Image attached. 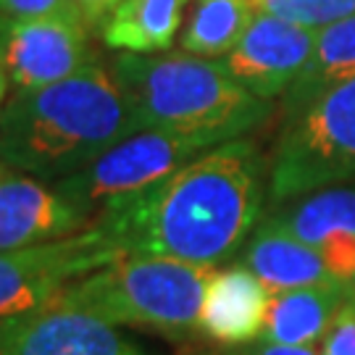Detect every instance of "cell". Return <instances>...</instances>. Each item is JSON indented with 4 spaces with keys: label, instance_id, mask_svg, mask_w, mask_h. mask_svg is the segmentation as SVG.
Masks as SVG:
<instances>
[{
    "label": "cell",
    "instance_id": "6da1fadb",
    "mask_svg": "<svg viewBox=\"0 0 355 355\" xmlns=\"http://www.w3.org/2000/svg\"><path fill=\"white\" fill-rule=\"evenodd\" d=\"M268 164L253 140H229L200 153L171 177L92 229L121 255H158L216 268L232 261L263 218Z\"/></svg>",
    "mask_w": 355,
    "mask_h": 355
},
{
    "label": "cell",
    "instance_id": "7a4b0ae2",
    "mask_svg": "<svg viewBox=\"0 0 355 355\" xmlns=\"http://www.w3.org/2000/svg\"><path fill=\"white\" fill-rule=\"evenodd\" d=\"M135 132L140 121L119 79L95 61L51 87L13 92L0 124V161L58 182Z\"/></svg>",
    "mask_w": 355,
    "mask_h": 355
},
{
    "label": "cell",
    "instance_id": "3957f363",
    "mask_svg": "<svg viewBox=\"0 0 355 355\" xmlns=\"http://www.w3.org/2000/svg\"><path fill=\"white\" fill-rule=\"evenodd\" d=\"M111 71L140 129H158L205 145L237 140L266 121L274 105L234 82L221 61L190 53H116Z\"/></svg>",
    "mask_w": 355,
    "mask_h": 355
},
{
    "label": "cell",
    "instance_id": "277c9868",
    "mask_svg": "<svg viewBox=\"0 0 355 355\" xmlns=\"http://www.w3.org/2000/svg\"><path fill=\"white\" fill-rule=\"evenodd\" d=\"M214 271L158 255H121L66 284L51 303L114 327L187 340L200 331V308Z\"/></svg>",
    "mask_w": 355,
    "mask_h": 355
},
{
    "label": "cell",
    "instance_id": "5b68a950",
    "mask_svg": "<svg viewBox=\"0 0 355 355\" xmlns=\"http://www.w3.org/2000/svg\"><path fill=\"white\" fill-rule=\"evenodd\" d=\"M355 179V76L284 121L268 164V200L282 203Z\"/></svg>",
    "mask_w": 355,
    "mask_h": 355
},
{
    "label": "cell",
    "instance_id": "8992f818",
    "mask_svg": "<svg viewBox=\"0 0 355 355\" xmlns=\"http://www.w3.org/2000/svg\"><path fill=\"white\" fill-rule=\"evenodd\" d=\"M205 150H211V145L200 140L140 129L116 142L85 168L53 184L95 221L101 214L127 205L153 184L171 177Z\"/></svg>",
    "mask_w": 355,
    "mask_h": 355
},
{
    "label": "cell",
    "instance_id": "52a82bcc",
    "mask_svg": "<svg viewBox=\"0 0 355 355\" xmlns=\"http://www.w3.org/2000/svg\"><path fill=\"white\" fill-rule=\"evenodd\" d=\"M121 258L89 224L64 240L0 250V321L48 305L66 284Z\"/></svg>",
    "mask_w": 355,
    "mask_h": 355
},
{
    "label": "cell",
    "instance_id": "ba28073f",
    "mask_svg": "<svg viewBox=\"0 0 355 355\" xmlns=\"http://www.w3.org/2000/svg\"><path fill=\"white\" fill-rule=\"evenodd\" d=\"M89 35L92 29L76 13L6 19L0 53L13 92L51 87L95 64Z\"/></svg>",
    "mask_w": 355,
    "mask_h": 355
},
{
    "label": "cell",
    "instance_id": "9c48e42d",
    "mask_svg": "<svg viewBox=\"0 0 355 355\" xmlns=\"http://www.w3.org/2000/svg\"><path fill=\"white\" fill-rule=\"evenodd\" d=\"M316 35L318 29H308L258 11L240 42L218 61L232 74V79L240 82L248 92H253L255 98H284V92L308 64Z\"/></svg>",
    "mask_w": 355,
    "mask_h": 355
},
{
    "label": "cell",
    "instance_id": "30bf717a",
    "mask_svg": "<svg viewBox=\"0 0 355 355\" xmlns=\"http://www.w3.org/2000/svg\"><path fill=\"white\" fill-rule=\"evenodd\" d=\"M263 221L308 245L337 279L355 287V187L337 184L274 203Z\"/></svg>",
    "mask_w": 355,
    "mask_h": 355
},
{
    "label": "cell",
    "instance_id": "8fae6325",
    "mask_svg": "<svg viewBox=\"0 0 355 355\" xmlns=\"http://www.w3.org/2000/svg\"><path fill=\"white\" fill-rule=\"evenodd\" d=\"M92 224L74 200H69L53 182L0 168V250L64 240Z\"/></svg>",
    "mask_w": 355,
    "mask_h": 355
},
{
    "label": "cell",
    "instance_id": "7c38bea8",
    "mask_svg": "<svg viewBox=\"0 0 355 355\" xmlns=\"http://www.w3.org/2000/svg\"><path fill=\"white\" fill-rule=\"evenodd\" d=\"M13 355H148L114 324L64 305H42L8 318Z\"/></svg>",
    "mask_w": 355,
    "mask_h": 355
},
{
    "label": "cell",
    "instance_id": "4fadbf2b",
    "mask_svg": "<svg viewBox=\"0 0 355 355\" xmlns=\"http://www.w3.org/2000/svg\"><path fill=\"white\" fill-rule=\"evenodd\" d=\"M268 290L250 268L214 271L200 308V331L214 343L240 347L261 340L268 311Z\"/></svg>",
    "mask_w": 355,
    "mask_h": 355
},
{
    "label": "cell",
    "instance_id": "5bb4252c",
    "mask_svg": "<svg viewBox=\"0 0 355 355\" xmlns=\"http://www.w3.org/2000/svg\"><path fill=\"white\" fill-rule=\"evenodd\" d=\"M240 266L250 268L271 292L343 284L308 245L263 218L240 250Z\"/></svg>",
    "mask_w": 355,
    "mask_h": 355
},
{
    "label": "cell",
    "instance_id": "9a60e30c",
    "mask_svg": "<svg viewBox=\"0 0 355 355\" xmlns=\"http://www.w3.org/2000/svg\"><path fill=\"white\" fill-rule=\"evenodd\" d=\"M353 292L355 287L347 284L271 292L261 340L290 347H316Z\"/></svg>",
    "mask_w": 355,
    "mask_h": 355
},
{
    "label": "cell",
    "instance_id": "2e32d148",
    "mask_svg": "<svg viewBox=\"0 0 355 355\" xmlns=\"http://www.w3.org/2000/svg\"><path fill=\"white\" fill-rule=\"evenodd\" d=\"M355 76V13L318 29L316 45L300 76L282 98L284 121L305 111L324 92Z\"/></svg>",
    "mask_w": 355,
    "mask_h": 355
},
{
    "label": "cell",
    "instance_id": "e0dca14e",
    "mask_svg": "<svg viewBox=\"0 0 355 355\" xmlns=\"http://www.w3.org/2000/svg\"><path fill=\"white\" fill-rule=\"evenodd\" d=\"M187 0H121L103 24L105 48L116 53H168L184 19Z\"/></svg>",
    "mask_w": 355,
    "mask_h": 355
},
{
    "label": "cell",
    "instance_id": "ac0fdd59",
    "mask_svg": "<svg viewBox=\"0 0 355 355\" xmlns=\"http://www.w3.org/2000/svg\"><path fill=\"white\" fill-rule=\"evenodd\" d=\"M253 0H195L182 32V53L224 58L255 19Z\"/></svg>",
    "mask_w": 355,
    "mask_h": 355
},
{
    "label": "cell",
    "instance_id": "d6986e66",
    "mask_svg": "<svg viewBox=\"0 0 355 355\" xmlns=\"http://www.w3.org/2000/svg\"><path fill=\"white\" fill-rule=\"evenodd\" d=\"M253 6L255 11L279 16L308 29H324L355 13V0H253Z\"/></svg>",
    "mask_w": 355,
    "mask_h": 355
},
{
    "label": "cell",
    "instance_id": "ffe728a7",
    "mask_svg": "<svg viewBox=\"0 0 355 355\" xmlns=\"http://www.w3.org/2000/svg\"><path fill=\"white\" fill-rule=\"evenodd\" d=\"M318 355H355V292L345 300L329 331L318 343Z\"/></svg>",
    "mask_w": 355,
    "mask_h": 355
},
{
    "label": "cell",
    "instance_id": "44dd1931",
    "mask_svg": "<svg viewBox=\"0 0 355 355\" xmlns=\"http://www.w3.org/2000/svg\"><path fill=\"white\" fill-rule=\"evenodd\" d=\"M53 13H76L71 0H0V16L3 19H37Z\"/></svg>",
    "mask_w": 355,
    "mask_h": 355
},
{
    "label": "cell",
    "instance_id": "7402d4cb",
    "mask_svg": "<svg viewBox=\"0 0 355 355\" xmlns=\"http://www.w3.org/2000/svg\"><path fill=\"white\" fill-rule=\"evenodd\" d=\"M71 3L76 6L79 16L85 19V24L92 32H98V29H103V24L108 21V16L114 13V8L121 0H71Z\"/></svg>",
    "mask_w": 355,
    "mask_h": 355
},
{
    "label": "cell",
    "instance_id": "603a6c76",
    "mask_svg": "<svg viewBox=\"0 0 355 355\" xmlns=\"http://www.w3.org/2000/svg\"><path fill=\"white\" fill-rule=\"evenodd\" d=\"M227 355H318V347H290V345L266 343V340H255L250 345H240Z\"/></svg>",
    "mask_w": 355,
    "mask_h": 355
},
{
    "label": "cell",
    "instance_id": "cb8c5ba5",
    "mask_svg": "<svg viewBox=\"0 0 355 355\" xmlns=\"http://www.w3.org/2000/svg\"><path fill=\"white\" fill-rule=\"evenodd\" d=\"M8 89H11V79H8V69H6V61H3V53H0V124H3V111L8 105Z\"/></svg>",
    "mask_w": 355,
    "mask_h": 355
},
{
    "label": "cell",
    "instance_id": "d4e9b609",
    "mask_svg": "<svg viewBox=\"0 0 355 355\" xmlns=\"http://www.w3.org/2000/svg\"><path fill=\"white\" fill-rule=\"evenodd\" d=\"M0 355H13L11 340H8V324L0 321Z\"/></svg>",
    "mask_w": 355,
    "mask_h": 355
},
{
    "label": "cell",
    "instance_id": "484cf974",
    "mask_svg": "<svg viewBox=\"0 0 355 355\" xmlns=\"http://www.w3.org/2000/svg\"><path fill=\"white\" fill-rule=\"evenodd\" d=\"M3 26H6V19L0 16V37H3Z\"/></svg>",
    "mask_w": 355,
    "mask_h": 355
}]
</instances>
